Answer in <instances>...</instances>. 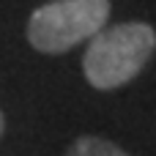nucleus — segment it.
Masks as SVG:
<instances>
[{
    "mask_svg": "<svg viewBox=\"0 0 156 156\" xmlns=\"http://www.w3.org/2000/svg\"><path fill=\"white\" fill-rule=\"evenodd\" d=\"M156 49V33L145 22H121L101 27L82 58L85 80L96 90H115L134 80Z\"/></svg>",
    "mask_w": 156,
    "mask_h": 156,
    "instance_id": "f257e3e1",
    "label": "nucleus"
},
{
    "mask_svg": "<svg viewBox=\"0 0 156 156\" xmlns=\"http://www.w3.org/2000/svg\"><path fill=\"white\" fill-rule=\"evenodd\" d=\"M110 16V0H52L38 5L27 22V41L44 55H60L93 38Z\"/></svg>",
    "mask_w": 156,
    "mask_h": 156,
    "instance_id": "f03ea898",
    "label": "nucleus"
},
{
    "mask_svg": "<svg viewBox=\"0 0 156 156\" xmlns=\"http://www.w3.org/2000/svg\"><path fill=\"white\" fill-rule=\"evenodd\" d=\"M63 156H129V154L121 151L115 143L104 140V137H93V134H88V137L74 140L71 148H69Z\"/></svg>",
    "mask_w": 156,
    "mask_h": 156,
    "instance_id": "7ed1b4c3",
    "label": "nucleus"
},
{
    "mask_svg": "<svg viewBox=\"0 0 156 156\" xmlns=\"http://www.w3.org/2000/svg\"><path fill=\"white\" fill-rule=\"evenodd\" d=\"M3 129H5V121H3V112H0V134H3Z\"/></svg>",
    "mask_w": 156,
    "mask_h": 156,
    "instance_id": "20e7f679",
    "label": "nucleus"
}]
</instances>
